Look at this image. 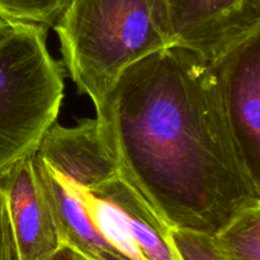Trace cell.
Wrapping results in <instances>:
<instances>
[{"instance_id": "cell-12", "label": "cell", "mask_w": 260, "mask_h": 260, "mask_svg": "<svg viewBox=\"0 0 260 260\" xmlns=\"http://www.w3.org/2000/svg\"><path fill=\"white\" fill-rule=\"evenodd\" d=\"M0 260H19L4 198L0 196Z\"/></svg>"}, {"instance_id": "cell-13", "label": "cell", "mask_w": 260, "mask_h": 260, "mask_svg": "<svg viewBox=\"0 0 260 260\" xmlns=\"http://www.w3.org/2000/svg\"><path fill=\"white\" fill-rule=\"evenodd\" d=\"M45 260H91L86 255H84L83 253H80L79 250H76L75 248L70 246L69 244L63 243L55 253L51 254L48 258Z\"/></svg>"}, {"instance_id": "cell-8", "label": "cell", "mask_w": 260, "mask_h": 260, "mask_svg": "<svg viewBox=\"0 0 260 260\" xmlns=\"http://www.w3.org/2000/svg\"><path fill=\"white\" fill-rule=\"evenodd\" d=\"M19 260H45L63 244L55 213L38 178L35 150L0 178Z\"/></svg>"}, {"instance_id": "cell-4", "label": "cell", "mask_w": 260, "mask_h": 260, "mask_svg": "<svg viewBox=\"0 0 260 260\" xmlns=\"http://www.w3.org/2000/svg\"><path fill=\"white\" fill-rule=\"evenodd\" d=\"M63 74L47 46V27L9 22L0 32V178L57 122Z\"/></svg>"}, {"instance_id": "cell-9", "label": "cell", "mask_w": 260, "mask_h": 260, "mask_svg": "<svg viewBox=\"0 0 260 260\" xmlns=\"http://www.w3.org/2000/svg\"><path fill=\"white\" fill-rule=\"evenodd\" d=\"M213 241L225 260H260V202L238 213Z\"/></svg>"}, {"instance_id": "cell-10", "label": "cell", "mask_w": 260, "mask_h": 260, "mask_svg": "<svg viewBox=\"0 0 260 260\" xmlns=\"http://www.w3.org/2000/svg\"><path fill=\"white\" fill-rule=\"evenodd\" d=\"M69 0H0V18L7 22L53 25Z\"/></svg>"}, {"instance_id": "cell-7", "label": "cell", "mask_w": 260, "mask_h": 260, "mask_svg": "<svg viewBox=\"0 0 260 260\" xmlns=\"http://www.w3.org/2000/svg\"><path fill=\"white\" fill-rule=\"evenodd\" d=\"M102 235L134 260H178L170 229L121 177L91 189Z\"/></svg>"}, {"instance_id": "cell-5", "label": "cell", "mask_w": 260, "mask_h": 260, "mask_svg": "<svg viewBox=\"0 0 260 260\" xmlns=\"http://www.w3.org/2000/svg\"><path fill=\"white\" fill-rule=\"evenodd\" d=\"M211 65L236 152L260 200V20Z\"/></svg>"}, {"instance_id": "cell-2", "label": "cell", "mask_w": 260, "mask_h": 260, "mask_svg": "<svg viewBox=\"0 0 260 260\" xmlns=\"http://www.w3.org/2000/svg\"><path fill=\"white\" fill-rule=\"evenodd\" d=\"M53 28L71 80L95 111L126 69L172 46L155 0H69Z\"/></svg>"}, {"instance_id": "cell-1", "label": "cell", "mask_w": 260, "mask_h": 260, "mask_svg": "<svg viewBox=\"0 0 260 260\" xmlns=\"http://www.w3.org/2000/svg\"><path fill=\"white\" fill-rule=\"evenodd\" d=\"M119 175L170 230L216 236L260 202L211 62L169 46L121 74L96 109Z\"/></svg>"}, {"instance_id": "cell-11", "label": "cell", "mask_w": 260, "mask_h": 260, "mask_svg": "<svg viewBox=\"0 0 260 260\" xmlns=\"http://www.w3.org/2000/svg\"><path fill=\"white\" fill-rule=\"evenodd\" d=\"M170 243L178 260H225L212 236L185 230H170Z\"/></svg>"}, {"instance_id": "cell-14", "label": "cell", "mask_w": 260, "mask_h": 260, "mask_svg": "<svg viewBox=\"0 0 260 260\" xmlns=\"http://www.w3.org/2000/svg\"><path fill=\"white\" fill-rule=\"evenodd\" d=\"M96 260H134L129 258L126 254H117V253H107L99 256Z\"/></svg>"}, {"instance_id": "cell-3", "label": "cell", "mask_w": 260, "mask_h": 260, "mask_svg": "<svg viewBox=\"0 0 260 260\" xmlns=\"http://www.w3.org/2000/svg\"><path fill=\"white\" fill-rule=\"evenodd\" d=\"M35 164L63 243L91 260L123 254L102 235L94 218L91 189L119 174L96 118L70 127L56 122L35 149Z\"/></svg>"}, {"instance_id": "cell-6", "label": "cell", "mask_w": 260, "mask_h": 260, "mask_svg": "<svg viewBox=\"0 0 260 260\" xmlns=\"http://www.w3.org/2000/svg\"><path fill=\"white\" fill-rule=\"evenodd\" d=\"M172 46L213 62L260 20V0H155Z\"/></svg>"}, {"instance_id": "cell-15", "label": "cell", "mask_w": 260, "mask_h": 260, "mask_svg": "<svg viewBox=\"0 0 260 260\" xmlns=\"http://www.w3.org/2000/svg\"><path fill=\"white\" fill-rule=\"evenodd\" d=\"M8 23H9V22H7V20H4V19H2V18H0V32H2V30L4 29L5 27H7Z\"/></svg>"}]
</instances>
